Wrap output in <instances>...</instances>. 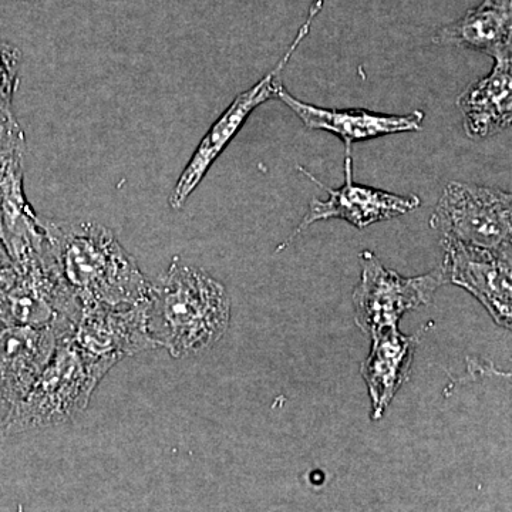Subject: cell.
Masks as SVG:
<instances>
[{
    "instance_id": "1",
    "label": "cell",
    "mask_w": 512,
    "mask_h": 512,
    "mask_svg": "<svg viewBox=\"0 0 512 512\" xmlns=\"http://www.w3.org/2000/svg\"><path fill=\"white\" fill-rule=\"evenodd\" d=\"M53 261L84 308L147 301L150 281L110 228L42 218Z\"/></svg>"
},
{
    "instance_id": "2",
    "label": "cell",
    "mask_w": 512,
    "mask_h": 512,
    "mask_svg": "<svg viewBox=\"0 0 512 512\" xmlns=\"http://www.w3.org/2000/svg\"><path fill=\"white\" fill-rule=\"evenodd\" d=\"M231 299L207 272L175 259L147 296V328L157 349L175 359L205 352L227 333Z\"/></svg>"
},
{
    "instance_id": "3",
    "label": "cell",
    "mask_w": 512,
    "mask_h": 512,
    "mask_svg": "<svg viewBox=\"0 0 512 512\" xmlns=\"http://www.w3.org/2000/svg\"><path fill=\"white\" fill-rule=\"evenodd\" d=\"M72 335L57 340L10 426V436L62 426L89 406L94 390L117 360L90 353Z\"/></svg>"
},
{
    "instance_id": "4",
    "label": "cell",
    "mask_w": 512,
    "mask_h": 512,
    "mask_svg": "<svg viewBox=\"0 0 512 512\" xmlns=\"http://www.w3.org/2000/svg\"><path fill=\"white\" fill-rule=\"evenodd\" d=\"M430 227L444 239L511 252V194L485 185L451 181L441 192Z\"/></svg>"
},
{
    "instance_id": "5",
    "label": "cell",
    "mask_w": 512,
    "mask_h": 512,
    "mask_svg": "<svg viewBox=\"0 0 512 512\" xmlns=\"http://www.w3.org/2000/svg\"><path fill=\"white\" fill-rule=\"evenodd\" d=\"M323 2L325 0H316L313 3L311 10H309L308 18H306L305 23L299 29L298 35L293 39L288 52L276 63L274 69L266 74L264 79L259 80L255 86L248 89L247 92L239 94L237 99L232 101L228 109L221 114L220 119L212 124L208 133L202 138L201 143L195 148V153L192 154L187 167L184 168L177 184H175L173 192H171L170 207L173 210H180L185 202H187L192 192L195 191V188L201 184L205 175L210 171L212 164L224 153L232 138L237 136L238 131L247 123L252 111L258 109L266 101L276 99L279 86L282 84L281 79H279L282 70L285 69L286 64L291 62L296 49L301 45L303 39L308 36L313 20H315L316 15L322 9Z\"/></svg>"
},
{
    "instance_id": "6",
    "label": "cell",
    "mask_w": 512,
    "mask_h": 512,
    "mask_svg": "<svg viewBox=\"0 0 512 512\" xmlns=\"http://www.w3.org/2000/svg\"><path fill=\"white\" fill-rule=\"evenodd\" d=\"M360 264L362 279L353 293V305L357 326L369 336L397 328L404 313L430 303L434 292L447 284L441 266L430 274L403 278L370 251L360 255Z\"/></svg>"
},
{
    "instance_id": "7",
    "label": "cell",
    "mask_w": 512,
    "mask_h": 512,
    "mask_svg": "<svg viewBox=\"0 0 512 512\" xmlns=\"http://www.w3.org/2000/svg\"><path fill=\"white\" fill-rule=\"evenodd\" d=\"M26 147L16 148L0 163V241L18 272L53 265L45 225L25 192Z\"/></svg>"
},
{
    "instance_id": "8",
    "label": "cell",
    "mask_w": 512,
    "mask_h": 512,
    "mask_svg": "<svg viewBox=\"0 0 512 512\" xmlns=\"http://www.w3.org/2000/svg\"><path fill=\"white\" fill-rule=\"evenodd\" d=\"M72 335L0 322V439L10 436L13 417L52 356L57 340Z\"/></svg>"
},
{
    "instance_id": "9",
    "label": "cell",
    "mask_w": 512,
    "mask_h": 512,
    "mask_svg": "<svg viewBox=\"0 0 512 512\" xmlns=\"http://www.w3.org/2000/svg\"><path fill=\"white\" fill-rule=\"evenodd\" d=\"M305 177H308L312 183L319 185L329 194L328 200H312L309 204V210L305 217L295 229V232L288 238L286 244L293 241L302 231L311 227L315 222L330 220H343L356 228L363 229L376 222L392 220L399 215L416 210L420 207V198L417 195L392 194L377 188L366 187V185L356 184L353 181V161L350 156V150H346L345 156V183L339 188H330L328 185L319 181L306 168L298 167Z\"/></svg>"
},
{
    "instance_id": "10",
    "label": "cell",
    "mask_w": 512,
    "mask_h": 512,
    "mask_svg": "<svg viewBox=\"0 0 512 512\" xmlns=\"http://www.w3.org/2000/svg\"><path fill=\"white\" fill-rule=\"evenodd\" d=\"M447 282L466 289L493 316L495 322L511 329L512 266L511 252L473 247L441 238Z\"/></svg>"
},
{
    "instance_id": "11",
    "label": "cell",
    "mask_w": 512,
    "mask_h": 512,
    "mask_svg": "<svg viewBox=\"0 0 512 512\" xmlns=\"http://www.w3.org/2000/svg\"><path fill=\"white\" fill-rule=\"evenodd\" d=\"M74 340L97 356L121 360L157 349L147 328V301L84 308Z\"/></svg>"
},
{
    "instance_id": "12",
    "label": "cell",
    "mask_w": 512,
    "mask_h": 512,
    "mask_svg": "<svg viewBox=\"0 0 512 512\" xmlns=\"http://www.w3.org/2000/svg\"><path fill=\"white\" fill-rule=\"evenodd\" d=\"M276 99L284 101L311 130L328 131L340 137L346 150H352V144L357 141L420 131L426 117L421 110L413 111L407 116H390L365 109H323L296 99L286 90L284 84L279 86Z\"/></svg>"
},
{
    "instance_id": "13",
    "label": "cell",
    "mask_w": 512,
    "mask_h": 512,
    "mask_svg": "<svg viewBox=\"0 0 512 512\" xmlns=\"http://www.w3.org/2000/svg\"><path fill=\"white\" fill-rule=\"evenodd\" d=\"M457 107L464 131L474 140L507 130L512 121V56L495 59L491 73L460 94Z\"/></svg>"
},
{
    "instance_id": "14",
    "label": "cell",
    "mask_w": 512,
    "mask_h": 512,
    "mask_svg": "<svg viewBox=\"0 0 512 512\" xmlns=\"http://www.w3.org/2000/svg\"><path fill=\"white\" fill-rule=\"evenodd\" d=\"M372 338V349L360 367L370 399L372 419H382L400 387L412 372L417 339L404 336L397 328L384 329Z\"/></svg>"
},
{
    "instance_id": "15",
    "label": "cell",
    "mask_w": 512,
    "mask_h": 512,
    "mask_svg": "<svg viewBox=\"0 0 512 512\" xmlns=\"http://www.w3.org/2000/svg\"><path fill=\"white\" fill-rule=\"evenodd\" d=\"M434 45L476 50L500 59L512 56V0H483L433 35Z\"/></svg>"
},
{
    "instance_id": "16",
    "label": "cell",
    "mask_w": 512,
    "mask_h": 512,
    "mask_svg": "<svg viewBox=\"0 0 512 512\" xmlns=\"http://www.w3.org/2000/svg\"><path fill=\"white\" fill-rule=\"evenodd\" d=\"M20 66L18 47L0 42V128L19 127L13 114V97L19 86Z\"/></svg>"
},
{
    "instance_id": "17",
    "label": "cell",
    "mask_w": 512,
    "mask_h": 512,
    "mask_svg": "<svg viewBox=\"0 0 512 512\" xmlns=\"http://www.w3.org/2000/svg\"><path fill=\"white\" fill-rule=\"evenodd\" d=\"M19 147H26L22 128H0V163Z\"/></svg>"
},
{
    "instance_id": "18",
    "label": "cell",
    "mask_w": 512,
    "mask_h": 512,
    "mask_svg": "<svg viewBox=\"0 0 512 512\" xmlns=\"http://www.w3.org/2000/svg\"><path fill=\"white\" fill-rule=\"evenodd\" d=\"M15 271V265H13L12 259L9 258L8 252L0 241V292L9 284L12 276L15 275Z\"/></svg>"
}]
</instances>
